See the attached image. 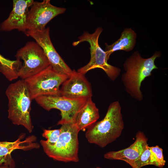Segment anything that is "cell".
<instances>
[{"instance_id": "obj_2", "label": "cell", "mask_w": 168, "mask_h": 168, "mask_svg": "<svg viewBox=\"0 0 168 168\" xmlns=\"http://www.w3.org/2000/svg\"><path fill=\"white\" fill-rule=\"evenodd\" d=\"M121 109L118 101L110 105L103 119L87 128L85 137L88 142L103 148L120 136L124 127Z\"/></svg>"}, {"instance_id": "obj_12", "label": "cell", "mask_w": 168, "mask_h": 168, "mask_svg": "<svg viewBox=\"0 0 168 168\" xmlns=\"http://www.w3.org/2000/svg\"><path fill=\"white\" fill-rule=\"evenodd\" d=\"M33 0H14L13 9L8 17L0 24V30L8 31L14 29L26 31V19L29 8Z\"/></svg>"}, {"instance_id": "obj_15", "label": "cell", "mask_w": 168, "mask_h": 168, "mask_svg": "<svg viewBox=\"0 0 168 168\" xmlns=\"http://www.w3.org/2000/svg\"><path fill=\"white\" fill-rule=\"evenodd\" d=\"M99 117V110L91 98H90L78 112L73 123L80 131H85L96 122Z\"/></svg>"}, {"instance_id": "obj_3", "label": "cell", "mask_w": 168, "mask_h": 168, "mask_svg": "<svg viewBox=\"0 0 168 168\" xmlns=\"http://www.w3.org/2000/svg\"><path fill=\"white\" fill-rule=\"evenodd\" d=\"M6 94L8 102V119L14 124L22 125L31 133L34 127L30 114L32 100L25 80L10 84Z\"/></svg>"}, {"instance_id": "obj_19", "label": "cell", "mask_w": 168, "mask_h": 168, "mask_svg": "<svg viewBox=\"0 0 168 168\" xmlns=\"http://www.w3.org/2000/svg\"><path fill=\"white\" fill-rule=\"evenodd\" d=\"M61 132L60 128L54 130L44 129L42 136L47 140H41L40 142L49 146H53L58 140Z\"/></svg>"}, {"instance_id": "obj_11", "label": "cell", "mask_w": 168, "mask_h": 168, "mask_svg": "<svg viewBox=\"0 0 168 168\" xmlns=\"http://www.w3.org/2000/svg\"><path fill=\"white\" fill-rule=\"evenodd\" d=\"M60 96L73 98H91V85L84 75L73 70L71 75L62 84Z\"/></svg>"}, {"instance_id": "obj_9", "label": "cell", "mask_w": 168, "mask_h": 168, "mask_svg": "<svg viewBox=\"0 0 168 168\" xmlns=\"http://www.w3.org/2000/svg\"><path fill=\"white\" fill-rule=\"evenodd\" d=\"M66 10L65 8L52 5L49 0L41 2L34 1L27 14L26 32L44 30L49 21Z\"/></svg>"}, {"instance_id": "obj_10", "label": "cell", "mask_w": 168, "mask_h": 168, "mask_svg": "<svg viewBox=\"0 0 168 168\" xmlns=\"http://www.w3.org/2000/svg\"><path fill=\"white\" fill-rule=\"evenodd\" d=\"M27 36H30L42 49L53 69L57 72L69 76L72 70L65 62L54 48L49 35V28L42 31L26 32Z\"/></svg>"}, {"instance_id": "obj_6", "label": "cell", "mask_w": 168, "mask_h": 168, "mask_svg": "<svg viewBox=\"0 0 168 168\" xmlns=\"http://www.w3.org/2000/svg\"><path fill=\"white\" fill-rule=\"evenodd\" d=\"M68 77L56 72L50 65L24 80L32 100L41 96H60V86Z\"/></svg>"}, {"instance_id": "obj_7", "label": "cell", "mask_w": 168, "mask_h": 168, "mask_svg": "<svg viewBox=\"0 0 168 168\" xmlns=\"http://www.w3.org/2000/svg\"><path fill=\"white\" fill-rule=\"evenodd\" d=\"M15 57L23 61L18 72V77L23 80L36 74L50 65L42 48L33 41L27 42L17 51Z\"/></svg>"}, {"instance_id": "obj_5", "label": "cell", "mask_w": 168, "mask_h": 168, "mask_svg": "<svg viewBox=\"0 0 168 168\" xmlns=\"http://www.w3.org/2000/svg\"><path fill=\"white\" fill-rule=\"evenodd\" d=\"M102 31V28L99 27L92 34L85 32L78 37L77 41L73 43V46H76L84 41L88 42L90 45V61L86 65L79 69L77 71L85 75L91 70L99 68L105 72L110 80L114 81L120 75L121 70L119 68L111 65L108 63V60L106 53L99 44V38Z\"/></svg>"}, {"instance_id": "obj_21", "label": "cell", "mask_w": 168, "mask_h": 168, "mask_svg": "<svg viewBox=\"0 0 168 168\" xmlns=\"http://www.w3.org/2000/svg\"><path fill=\"white\" fill-rule=\"evenodd\" d=\"M0 168H15V167L0 165Z\"/></svg>"}, {"instance_id": "obj_1", "label": "cell", "mask_w": 168, "mask_h": 168, "mask_svg": "<svg viewBox=\"0 0 168 168\" xmlns=\"http://www.w3.org/2000/svg\"><path fill=\"white\" fill-rule=\"evenodd\" d=\"M161 55L160 51H157L151 57L144 58L138 51H135L125 60L123 64L125 72L122 75L121 81L126 92L133 99L139 101L142 100L140 89L142 83L152 75L154 69L158 68L155 62Z\"/></svg>"}, {"instance_id": "obj_8", "label": "cell", "mask_w": 168, "mask_h": 168, "mask_svg": "<svg viewBox=\"0 0 168 168\" xmlns=\"http://www.w3.org/2000/svg\"><path fill=\"white\" fill-rule=\"evenodd\" d=\"M87 99H73L62 96H41L35 99L36 102L48 111L53 109L61 112V119L58 125L73 123L77 114Z\"/></svg>"}, {"instance_id": "obj_22", "label": "cell", "mask_w": 168, "mask_h": 168, "mask_svg": "<svg viewBox=\"0 0 168 168\" xmlns=\"http://www.w3.org/2000/svg\"><path fill=\"white\" fill-rule=\"evenodd\" d=\"M96 168H101L99 167H97Z\"/></svg>"}, {"instance_id": "obj_20", "label": "cell", "mask_w": 168, "mask_h": 168, "mask_svg": "<svg viewBox=\"0 0 168 168\" xmlns=\"http://www.w3.org/2000/svg\"><path fill=\"white\" fill-rule=\"evenodd\" d=\"M149 147L156 162L157 166L160 168L163 167L166 161L164 159L162 149L157 145Z\"/></svg>"}, {"instance_id": "obj_4", "label": "cell", "mask_w": 168, "mask_h": 168, "mask_svg": "<svg viewBox=\"0 0 168 168\" xmlns=\"http://www.w3.org/2000/svg\"><path fill=\"white\" fill-rule=\"evenodd\" d=\"M58 139L53 146L40 142L44 152L54 160L65 162L79 161L78 134L80 131L72 123L61 125Z\"/></svg>"}, {"instance_id": "obj_16", "label": "cell", "mask_w": 168, "mask_h": 168, "mask_svg": "<svg viewBox=\"0 0 168 168\" xmlns=\"http://www.w3.org/2000/svg\"><path fill=\"white\" fill-rule=\"evenodd\" d=\"M137 34L131 28H126L122 32L120 38L114 43L109 45L105 44V51L108 60L114 52L119 50L130 52L132 50L136 45Z\"/></svg>"}, {"instance_id": "obj_13", "label": "cell", "mask_w": 168, "mask_h": 168, "mask_svg": "<svg viewBox=\"0 0 168 168\" xmlns=\"http://www.w3.org/2000/svg\"><path fill=\"white\" fill-rule=\"evenodd\" d=\"M25 134H21L18 139L13 142L0 141V165L15 167V162L11 153L15 150L27 151L38 148L40 145L36 142L35 136L28 137L23 140Z\"/></svg>"}, {"instance_id": "obj_17", "label": "cell", "mask_w": 168, "mask_h": 168, "mask_svg": "<svg viewBox=\"0 0 168 168\" xmlns=\"http://www.w3.org/2000/svg\"><path fill=\"white\" fill-rule=\"evenodd\" d=\"M22 64L20 59L11 60L0 54V72L9 81L17 79L18 72Z\"/></svg>"}, {"instance_id": "obj_14", "label": "cell", "mask_w": 168, "mask_h": 168, "mask_svg": "<svg viewBox=\"0 0 168 168\" xmlns=\"http://www.w3.org/2000/svg\"><path fill=\"white\" fill-rule=\"evenodd\" d=\"M135 141L128 147L119 151H110L105 154V158L124 161L130 166L141 155L147 144V138L144 133L138 131Z\"/></svg>"}, {"instance_id": "obj_18", "label": "cell", "mask_w": 168, "mask_h": 168, "mask_svg": "<svg viewBox=\"0 0 168 168\" xmlns=\"http://www.w3.org/2000/svg\"><path fill=\"white\" fill-rule=\"evenodd\" d=\"M147 165H154L157 166L156 162L148 144L140 156L134 161L130 166L133 168H141Z\"/></svg>"}]
</instances>
